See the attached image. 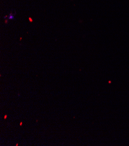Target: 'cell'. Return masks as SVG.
Here are the masks:
<instances>
[{
	"label": "cell",
	"instance_id": "1",
	"mask_svg": "<svg viewBox=\"0 0 129 146\" xmlns=\"http://www.w3.org/2000/svg\"><path fill=\"white\" fill-rule=\"evenodd\" d=\"M8 18H9V19H14V16L11 13V14L9 15V16Z\"/></svg>",
	"mask_w": 129,
	"mask_h": 146
},
{
	"label": "cell",
	"instance_id": "2",
	"mask_svg": "<svg viewBox=\"0 0 129 146\" xmlns=\"http://www.w3.org/2000/svg\"><path fill=\"white\" fill-rule=\"evenodd\" d=\"M29 20H30V22H33V19H32V18H29Z\"/></svg>",
	"mask_w": 129,
	"mask_h": 146
},
{
	"label": "cell",
	"instance_id": "3",
	"mask_svg": "<svg viewBox=\"0 0 129 146\" xmlns=\"http://www.w3.org/2000/svg\"><path fill=\"white\" fill-rule=\"evenodd\" d=\"M7 115H5V118H5V119H6V118H7Z\"/></svg>",
	"mask_w": 129,
	"mask_h": 146
}]
</instances>
